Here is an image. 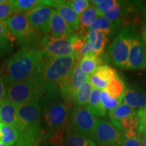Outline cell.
<instances>
[{"label":"cell","mask_w":146,"mask_h":146,"mask_svg":"<svg viewBox=\"0 0 146 146\" xmlns=\"http://www.w3.org/2000/svg\"><path fill=\"white\" fill-rule=\"evenodd\" d=\"M68 1L78 17H80L84 13V12L88 8L90 5L89 1L87 0H74V1Z\"/></svg>","instance_id":"cell-35"},{"label":"cell","mask_w":146,"mask_h":146,"mask_svg":"<svg viewBox=\"0 0 146 146\" xmlns=\"http://www.w3.org/2000/svg\"><path fill=\"white\" fill-rule=\"evenodd\" d=\"M43 58L39 50L21 49L5 60L0 66V75L6 87L30 79Z\"/></svg>","instance_id":"cell-2"},{"label":"cell","mask_w":146,"mask_h":146,"mask_svg":"<svg viewBox=\"0 0 146 146\" xmlns=\"http://www.w3.org/2000/svg\"><path fill=\"white\" fill-rule=\"evenodd\" d=\"M118 27L107 21L103 16H98L94 23L91 25L89 31L96 30L103 33L106 36L114 33L115 30H116Z\"/></svg>","instance_id":"cell-29"},{"label":"cell","mask_w":146,"mask_h":146,"mask_svg":"<svg viewBox=\"0 0 146 146\" xmlns=\"http://www.w3.org/2000/svg\"><path fill=\"white\" fill-rule=\"evenodd\" d=\"M127 69L145 70L146 69V47L143 40L135 31L131 41L128 58Z\"/></svg>","instance_id":"cell-13"},{"label":"cell","mask_w":146,"mask_h":146,"mask_svg":"<svg viewBox=\"0 0 146 146\" xmlns=\"http://www.w3.org/2000/svg\"><path fill=\"white\" fill-rule=\"evenodd\" d=\"M100 94L101 91L93 88L90 98L87 105L91 113L98 118H104L107 115V110L102 104Z\"/></svg>","instance_id":"cell-22"},{"label":"cell","mask_w":146,"mask_h":146,"mask_svg":"<svg viewBox=\"0 0 146 146\" xmlns=\"http://www.w3.org/2000/svg\"><path fill=\"white\" fill-rule=\"evenodd\" d=\"M87 38L94 54L99 56H102L108 42L107 36L99 31L90 30L87 33Z\"/></svg>","instance_id":"cell-20"},{"label":"cell","mask_w":146,"mask_h":146,"mask_svg":"<svg viewBox=\"0 0 146 146\" xmlns=\"http://www.w3.org/2000/svg\"><path fill=\"white\" fill-rule=\"evenodd\" d=\"M123 146H143L138 134L135 135L125 137Z\"/></svg>","instance_id":"cell-38"},{"label":"cell","mask_w":146,"mask_h":146,"mask_svg":"<svg viewBox=\"0 0 146 146\" xmlns=\"http://www.w3.org/2000/svg\"><path fill=\"white\" fill-rule=\"evenodd\" d=\"M134 25L124 26L108 49V57L117 68L127 69L128 58L132 36L135 32Z\"/></svg>","instance_id":"cell-6"},{"label":"cell","mask_w":146,"mask_h":146,"mask_svg":"<svg viewBox=\"0 0 146 146\" xmlns=\"http://www.w3.org/2000/svg\"><path fill=\"white\" fill-rule=\"evenodd\" d=\"M97 76L104 80V81L109 82L114 78H116L119 76L116 70L108 65L103 64L98 68L95 73Z\"/></svg>","instance_id":"cell-31"},{"label":"cell","mask_w":146,"mask_h":146,"mask_svg":"<svg viewBox=\"0 0 146 146\" xmlns=\"http://www.w3.org/2000/svg\"><path fill=\"white\" fill-rule=\"evenodd\" d=\"M17 114L21 125L20 136L35 139L42 137V108L37 102L18 106Z\"/></svg>","instance_id":"cell-5"},{"label":"cell","mask_w":146,"mask_h":146,"mask_svg":"<svg viewBox=\"0 0 146 146\" xmlns=\"http://www.w3.org/2000/svg\"><path fill=\"white\" fill-rule=\"evenodd\" d=\"M124 102L134 109L146 107V89L129 87L126 89Z\"/></svg>","instance_id":"cell-17"},{"label":"cell","mask_w":146,"mask_h":146,"mask_svg":"<svg viewBox=\"0 0 146 146\" xmlns=\"http://www.w3.org/2000/svg\"><path fill=\"white\" fill-rule=\"evenodd\" d=\"M16 14V8L12 1L0 3V21H5Z\"/></svg>","instance_id":"cell-33"},{"label":"cell","mask_w":146,"mask_h":146,"mask_svg":"<svg viewBox=\"0 0 146 146\" xmlns=\"http://www.w3.org/2000/svg\"><path fill=\"white\" fill-rule=\"evenodd\" d=\"M5 21L22 49L39 50L43 35L35 29L25 13L14 14Z\"/></svg>","instance_id":"cell-4"},{"label":"cell","mask_w":146,"mask_h":146,"mask_svg":"<svg viewBox=\"0 0 146 146\" xmlns=\"http://www.w3.org/2000/svg\"><path fill=\"white\" fill-rule=\"evenodd\" d=\"M137 115L139 122H145L146 123V107L139 110L137 112Z\"/></svg>","instance_id":"cell-40"},{"label":"cell","mask_w":146,"mask_h":146,"mask_svg":"<svg viewBox=\"0 0 146 146\" xmlns=\"http://www.w3.org/2000/svg\"><path fill=\"white\" fill-rule=\"evenodd\" d=\"M1 121V115H0V122Z\"/></svg>","instance_id":"cell-46"},{"label":"cell","mask_w":146,"mask_h":146,"mask_svg":"<svg viewBox=\"0 0 146 146\" xmlns=\"http://www.w3.org/2000/svg\"><path fill=\"white\" fill-rule=\"evenodd\" d=\"M63 146H96L90 138L82 135L66 126Z\"/></svg>","instance_id":"cell-21"},{"label":"cell","mask_w":146,"mask_h":146,"mask_svg":"<svg viewBox=\"0 0 146 146\" xmlns=\"http://www.w3.org/2000/svg\"><path fill=\"white\" fill-rule=\"evenodd\" d=\"M140 9H141L142 19L146 22V3H143L140 7Z\"/></svg>","instance_id":"cell-42"},{"label":"cell","mask_w":146,"mask_h":146,"mask_svg":"<svg viewBox=\"0 0 146 146\" xmlns=\"http://www.w3.org/2000/svg\"><path fill=\"white\" fill-rule=\"evenodd\" d=\"M93 87L88 81L83 83L78 88L75 96L74 106H87L90 98Z\"/></svg>","instance_id":"cell-28"},{"label":"cell","mask_w":146,"mask_h":146,"mask_svg":"<svg viewBox=\"0 0 146 146\" xmlns=\"http://www.w3.org/2000/svg\"><path fill=\"white\" fill-rule=\"evenodd\" d=\"M54 9L46 5L42 4L33 10L27 12L25 14L36 31L44 36L50 33L51 18Z\"/></svg>","instance_id":"cell-12"},{"label":"cell","mask_w":146,"mask_h":146,"mask_svg":"<svg viewBox=\"0 0 146 146\" xmlns=\"http://www.w3.org/2000/svg\"><path fill=\"white\" fill-rule=\"evenodd\" d=\"M101 101L102 104L108 111L112 110L121 104V100L115 99L110 97L105 90L101 91Z\"/></svg>","instance_id":"cell-34"},{"label":"cell","mask_w":146,"mask_h":146,"mask_svg":"<svg viewBox=\"0 0 146 146\" xmlns=\"http://www.w3.org/2000/svg\"><path fill=\"white\" fill-rule=\"evenodd\" d=\"M127 8L125 3L116 1V3L106 12L103 17L118 27L126 15L125 12L127 10Z\"/></svg>","instance_id":"cell-25"},{"label":"cell","mask_w":146,"mask_h":146,"mask_svg":"<svg viewBox=\"0 0 146 146\" xmlns=\"http://www.w3.org/2000/svg\"><path fill=\"white\" fill-rule=\"evenodd\" d=\"M79 62H76L73 70L59 85V90L62 100L69 105L74 104L75 96L80 86L89 80V76L81 70L78 66Z\"/></svg>","instance_id":"cell-10"},{"label":"cell","mask_w":146,"mask_h":146,"mask_svg":"<svg viewBox=\"0 0 146 146\" xmlns=\"http://www.w3.org/2000/svg\"><path fill=\"white\" fill-rule=\"evenodd\" d=\"M0 115L1 122L15 128L20 133L21 125L18 118L17 106L8 101L0 104Z\"/></svg>","instance_id":"cell-18"},{"label":"cell","mask_w":146,"mask_h":146,"mask_svg":"<svg viewBox=\"0 0 146 146\" xmlns=\"http://www.w3.org/2000/svg\"><path fill=\"white\" fill-rule=\"evenodd\" d=\"M104 90L110 97L122 101L126 92V86L123 80L118 76L110 81Z\"/></svg>","instance_id":"cell-26"},{"label":"cell","mask_w":146,"mask_h":146,"mask_svg":"<svg viewBox=\"0 0 146 146\" xmlns=\"http://www.w3.org/2000/svg\"><path fill=\"white\" fill-rule=\"evenodd\" d=\"M13 3L17 13H26L43 4V1L39 0H13Z\"/></svg>","instance_id":"cell-30"},{"label":"cell","mask_w":146,"mask_h":146,"mask_svg":"<svg viewBox=\"0 0 146 146\" xmlns=\"http://www.w3.org/2000/svg\"><path fill=\"white\" fill-rule=\"evenodd\" d=\"M138 135L146 136V123L145 122H139L137 129Z\"/></svg>","instance_id":"cell-41"},{"label":"cell","mask_w":146,"mask_h":146,"mask_svg":"<svg viewBox=\"0 0 146 146\" xmlns=\"http://www.w3.org/2000/svg\"><path fill=\"white\" fill-rule=\"evenodd\" d=\"M19 133L15 128L0 123V141L10 146H14L19 138Z\"/></svg>","instance_id":"cell-27"},{"label":"cell","mask_w":146,"mask_h":146,"mask_svg":"<svg viewBox=\"0 0 146 146\" xmlns=\"http://www.w3.org/2000/svg\"><path fill=\"white\" fill-rule=\"evenodd\" d=\"M75 63L74 54L62 57H44L31 78L43 92L60 91V83L72 72Z\"/></svg>","instance_id":"cell-1"},{"label":"cell","mask_w":146,"mask_h":146,"mask_svg":"<svg viewBox=\"0 0 146 146\" xmlns=\"http://www.w3.org/2000/svg\"><path fill=\"white\" fill-rule=\"evenodd\" d=\"M89 81L93 88L99 89L100 91H103L106 88L108 82L104 81L101 78L97 76L96 74H94L92 75L89 76Z\"/></svg>","instance_id":"cell-37"},{"label":"cell","mask_w":146,"mask_h":146,"mask_svg":"<svg viewBox=\"0 0 146 146\" xmlns=\"http://www.w3.org/2000/svg\"><path fill=\"white\" fill-rule=\"evenodd\" d=\"M139 137L140 140H141V142L142 145L143 146H146V136L145 135H138Z\"/></svg>","instance_id":"cell-44"},{"label":"cell","mask_w":146,"mask_h":146,"mask_svg":"<svg viewBox=\"0 0 146 146\" xmlns=\"http://www.w3.org/2000/svg\"><path fill=\"white\" fill-rule=\"evenodd\" d=\"M50 36L57 39H70L76 33L60 16L57 10H53L50 25Z\"/></svg>","instance_id":"cell-15"},{"label":"cell","mask_w":146,"mask_h":146,"mask_svg":"<svg viewBox=\"0 0 146 146\" xmlns=\"http://www.w3.org/2000/svg\"><path fill=\"white\" fill-rule=\"evenodd\" d=\"M104 60L101 56H99L94 53L87 54L80 60L78 66L84 74L90 76L96 73L100 66L103 65Z\"/></svg>","instance_id":"cell-19"},{"label":"cell","mask_w":146,"mask_h":146,"mask_svg":"<svg viewBox=\"0 0 146 146\" xmlns=\"http://www.w3.org/2000/svg\"><path fill=\"white\" fill-rule=\"evenodd\" d=\"M98 118L95 116L87 106H74L69 114L67 127L93 140Z\"/></svg>","instance_id":"cell-8"},{"label":"cell","mask_w":146,"mask_h":146,"mask_svg":"<svg viewBox=\"0 0 146 146\" xmlns=\"http://www.w3.org/2000/svg\"><path fill=\"white\" fill-rule=\"evenodd\" d=\"M41 96V87L33 78H31L7 87L5 100L18 106L31 102H38Z\"/></svg>","instance_id":"cell-7"},{"label":"cell","mask_w":146,"mask_h":146,"mask_svg":"<svg viewBox=\"0 0 146 146\" xmlns=\"http://www.w3.org/2000/svg\"><path fill=\"white\" fill-rule=\"evenodd\" d=\"M0 146H10V145H7V144L3 143V142H1V141H0Z\"/></svg>","instance_id":"cell-45"},{"label":"cell","mask_w":146,"mask_h":146,"mask_svg":"<svg viewBox=\"0 0 146 146\" xmlns=\"http://www.w3.org/2000/svg\"><path fill=\"white\" fill-rule=\"evenodd\" d=\"M98 17V12L94 5L93 4L89 5L88 8L79 17V29L77 33L81 34L83 36H86L87 33L89 31L91 25Z\"/></svg>","instance_id":"cell-23"},{"label":"cell","mask_w":146,"mask_h":146,"mask_svg":"<svg viewBox=\"0 0 146 146\" xmlns=\"http://www.w3.org/2000/svg\"><path fill=\"white\" fill-rule=\"evenodd\" d=\"M6 96V86L3 78L0 75V104L5 100Z\"/></svg>","instance_id":"cell-39"},{"label":"cell","mask_w":146,"mask_h":146,"mask_svg":"<svg viewBox=\"0 0 146 146\" xmlns=\"http://www.w3.org/2000/svg\"><path fill=\"white\" fill-rule=\"evenodd\" d=\"M125 135L106 118H98L93 141L98 146H123Z\"/></svg>","instance_id":"cell-9"},{"label":"cell","mask_w":146,"mask_h":146,"mask_svg":"<svg viewBox=\"0 0 146 146\" xmlns=\"http://www.w3.org/2000/svg\"><path fill=\"white\" fill-rule=\"evenodd\" d=\"M94 5L98 16H103L116 3V0H93L89 1Z\"/></svg>","instance_id":"cell-32"},{"label":"cell","mask_w":146,"mask_h":146,"mask_svg":"<svg viewBox=\"0 0 146 146\" xmlns=\"http://www.w3.org/2000/svg\"><path fill=\"white\" fill-rule=\"evenodd\" d=\"M142 39L144 43L146 45V25L143 27V30H142Z\"/></svg>","instance_id":"cell-43"},{"label":"cell","mask_w":146,"mask_h":146,"mask_svg":"<svg viewBox=\"0 0 146 146\" xmlns=\"http://www.w3.org/2000/svg\"><path fill=\"white\" fill-rule=\"evenodd\" d=\"M137 111L135 109L129 106V105L124 102V103L120 104L115 109L109 111L108 115L110 121L118 129L120 122L122 120L134 114Z\"/></svg>","instance_id":"cell-24"},{"label":"cell","mask_w":146,"mask_h":146,"mask_svg":"<svg viewBox=\"0 0 146 146\" xmlns=\"http://www.w3.org/2000/svg\"><path fill=\"white\" fill-rule=\"evenodd\" d=\"M42 108V137L57 146H63L65 130L70 114V105L63 100Z\"/></svg>","instance_id":"cell-3"},{"label":"cell","mask_w":146,"mask_h":146,"mask_svg":"<svg viewBox=\"0 0 146 146\" xmlns=\"http://www.w3.org/2000/svg\"><path fill=\"white\" fill-rule=\"evenodd\" d=\"M39 50L44 57H62L74 54L69 39H57L50 35L43 36L40 42Z\"/></svg>","instance_id":"cell-11"},{"label":"cell","mask_w":146,"mask_h":146,"mask_svg":"<svg viewBox=\"0 0 146 146\" xmlns=\"http://www.w3.org/2000/svg\"><path fill=\"white\" fill-rule=\"evenodd\" d=\"M43 4L46 5L52 8H56L66 23L70 26L75 33L79 29V17L75 13L68 1H43Z\"/></svg>","instance_id":"cell-14"},{"label":"cell","mask_w":146,"mask_h":146,"mask_svg":"<svg viewBox=\"0 0 146 146\" xmlns=\"http://www.w3.org/2000/svg\"><path fill=\"white\" fill-rule=\"evenodd\" d=\"M14 146H57L50 142L45 141L43 138L35 141H24L18 139Z\"/></svg>","instance_id":"cell-36"},{"label":"cell","mask_w":146,"mask_h":146,"mask_svg":"<svg viewBox=\"0 0 146 146\" xmlns=\"http://www.w3.org/2000/svg\"><path fill=\"white\" fill-rule=\"evenodd\" d=\"M15 41V36L8 29L6 21H0V60L11 54Z\"/></svg>","instance_id":"cell-16"}]
</instances>
